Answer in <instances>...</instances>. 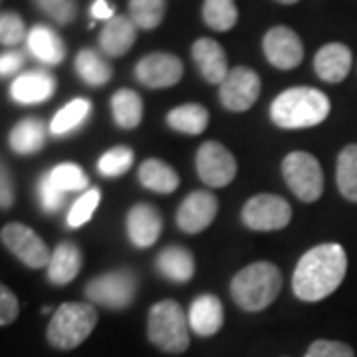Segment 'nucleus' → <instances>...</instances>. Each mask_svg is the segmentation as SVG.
I'll return each mask as SVG.
<instances>
[{
	"mask_svg": "<svg viewBox=\"0 0 357 357\" xmlns=\"http://www.w3.org/2000/svg\"><path fill=\"white\" fill-rule=\"evenodd\" d=\"M139 181L145 189L169 195L178 187L177 171L161 159H147L139 167Z\"/></svg>",
	"mask_w": 357,
	"mask_h": 357,
	"instance_id": "obj_25",
	"label": "nucleus"
},
{
	"mask_svg": "<svg viewBox=\"0 0 357 357\" xmlns=\"http://www.w3.org/2000/svg\"><path fill=\"white\" fill-rule=\"evenodd\" d=\"M260 96V77L255 70L246 66H236L230 70L227 79L220 84V103L229 112L250 109Z\"/></svg>",
	"mask_w": 357,
	"mask_h": 357,
	"instance_id": "obj_11",
	"label": "nucleus"
},
{
	"mask_svg": "<svg viewBox=\"0 0 357 357\" xmlns=\"http://www.w3.org/2000/svg\"><path fill=\"white\" fill-rule=\"evenodd\" d=\"M335 181H337V189L345 199L357 203V143L347 145L337 157Z\"/></svg>",
	"mask_w": 357,
	"mask_h": 357,
	"instance_id": "obj_29",
	"label": "nucleus"
},
{
	"mask_svg": "<svg viewBox=\"0 0 357 357\" xmlns=\"http://www.w3.org/2000/svg\"><path fill=\"white\" fill-rule=\"evenodd\" d=\"M56 77L46 70L24 72L10 84V98L22 105L48 102L56 91Z\"/></svg>",
	"mask_w": 357,
	"mask_h": 357,
	"instance_id": "obj_15",
	"label": "nucleus"
},
{
	"mask_svg": "<svg viewBox=\"0 0 357 357\" xmlns=\"http://www.w3.org/2000/svg\"><path fill=\"white\" fill-rule=\"evenodd\" d=\"M100 189H89L84 192L76 203L72 204L70 213H68V227L72 229H79L82 225H86L89 218L93 217L98 204H100Z\"/></svg>",
	"mask_w": 357,
	"mask_h": 357,
	"instance_id": "obj_35",
	"label": "nucleus"
},
{
	"mask_svg": "<svg viewBox=\"0 0 357 357\" xmlns=\"http://www.w3.org/2000/svg\"><path fill=\"white\" fill-rule=\"evenodd\" d=\"M76 72L88 86H93V88L107 84L114 76L112 64L103 58L100 52L91 50V48H84V50L77 52Z\"/></svg>",
	"mask_w": 357,
	"mask_h": 357,
	"instance_id": "obj_27",
	"label": "nucleus"
},
{
	"mask_svg": "<svg viewBox=\"0 0 357 357\" xmlns=\"http://www.w3.org/2000/svg\"><path fill=\"white\" fill-rule=\"evenodd\" d=\"M282 175L290 191L304 203L318 201L324 192V173L318 159L304 151H294L282 161Z\"/></svg>",
	"mask_w": 357,
	"mask_h": 357,
	"instance_id": "obj_6",
	"label": "nucleus"
},
{
	"mask_svg": "<svg viewBox=\"0 0 357 357\" xmlns=\"http://www.w3.org/2000/svg\"><path fill=\"white\" fill-rule=\"evenodd\" d=\"M22 66H24V54H22V52H4L2 58H0V74L4 77L13 76V74H16Z\"/></svg>",
	"mask_w": 357,
	"mask_h": 357,
	"instance_id": "obj_41",
	"label": "nucleus"
},
{
	"mask_svg": "<svg viewBox=\"0 0 357 357\" xmlns=\"http://www.w3.org/2000/svg\"><path fill=\"white\" fill-rule=\"evenodd\" d=\"M114 121L121 129H135L143 117V100L133 89H119L112 98Z\"/></svg>",
	"mask_w": 357,
	"mask_h": 357,
	"instance_id": "obj_28",
	"label": "nucleus"
},
{
	"mask_svg": "<svg viewBox=\"0 0 357 357\" xmlns=\"http://www.w3.org/2000/svg\"><path fill=\"white\" fill-rule=\"evenodd\" d=\"M262 48L268 62L278 70H294L304 60V44L288 26L270 28L264 36Z\"/></svg>",
	"mask_w": 357,
	"mask_h": 357,
	"instance_id": "obj_12",
	"label": "nucleus"
},
{
	"mask_svg": "<svg viewBox=\"0 0 357 357\" xmlns=\"http://www.w3.org/2000/svg\"><path fill=\"white\" fill-rule=\"evenodd\" d=\"M276 2H280V4H296V2H300V0H276Z\"/></svg>",
	"mask_w": 357,
	"mask_h": 357,
	"instance_id": "obj_44",
	"label": "nucleus"
},
{
	"mask_svg": "<svg viewBox=\"0 0 357 357\" xmlns=\"http://www.w3.org/2000/svg\"><path fill=\"white\" fill-rule=\"evenodd\" d=\"M218 213V201L213 192L192 191L177 211L178 229L189 232V234H199L204 229L213 225V220Z\"/></svg>",
	"mask_w": 357,
	"mask_h": 357,
	"instance_id": "obj_14",
	"label": "nucleus"
},
{
	"mask_svg": "<svg viewBox=\"0 0 357 357\" xmlns=\"http://www.w3.org/2000/svg\"><path fill=\"white\" fill-rule=\"evenodd\" d=\"M44 141H46L44 123L34 117H26L22 121H18L8 137L10 149L18 155L36 153L44 147Z\"/></svg>",
	"mask_w": 357,
	"mask_h": 357,
	"instance_id": "obj_23",
	"label": "nucleus"
},
{
	"mask_svg": "<svg viewBox=\"0 0 357 357\" xmlns=\"http://www.w3.org/2000/svg\"><path fill=\"white\" fill-rule=\"evenodd\" d=\"M135 77L145 88L163 89L175 86L183 77V62L175 54L151 52L135 66Z\"/></svg>",
	"mask_w": 357,
	"mask_h": 357,
	"instance_id": "obj_13",
	"label": "nucleus"
},
{
	"mask_svg": "<svg viewBox=\"0 0 357 357\" xmlns=\"http://www.w3.org/2000/svg\"><path fill=\"white\" fill-rule=\"evenodd\" d=\"M167 123L178 133L199 135L208 126V109L201 103H185L169 112Z\"/></svg>",
	"mask_w": 357,
	"mask_h": 357,
	"instance_id": "obj_26",
	"label": "nucleus"
},
{
	"mask_svg": "<svg viewBox=\"0 0 357 357\" xmlns=\"http://www.w3.org/2000/svg\"><path fill=\"white\" fill-rule=\"evenodd\" d=\"M2 244L13 252L22 264L32 270L50 266L52 252L46 243L30 227L10 222L2 229Z\"/></svg>",
	"mask_w": 357,
	"mask_h": 357,
	"instance_id": "obj_8",
	"label": "nucleus"
},
{
	"mask_svg": "<svg viewBox=\"0 0 357 357\" xmlns=\"http://www.w3.org/2000/svg\"><path fill=\"white\" fill-rule=\"evenodd\" d=\"M26 46L30 54L46 66H58L64 62L66 58V44L64 40L52 30L50 26L38 24L28 32Z\"/></svg>",
	"mask_w": 357,
	"mask_h": 357,
	"instance_id": "obj_21",
	"label": "nucleus"
},
{
	"mask_svg": "<svg viewBox=\"0 0 357 357\" xmlns=\"http://www.w3.org/2000/svg\"><path fill=\"white\" fill-rule=\"evenodd\" d=\"M89 112H91V103L84 98H76L54 115L50 131L54 135H66V133L79 128L89 117Z\"/></svg>",
	"mask_w": 357,
	"mask_h": 357,
	"instance_id": "obj_30",
	"label": "nucleus"
},
{
	"mask_svg": "<svg viewBox=\"0 0 357 357\" xmlns=\"http://www.w3.org/2000/svg\"><path fill=\"white\" fill-rule=\"evenodd\" d=\"M28 38L24 20L16 13H2L0 16V42L2 46H18Z\"/></svg>",
	"mask_w": 357,
	"mask_h": 357,
	"instance_id": "obj_37",
	"label": "nucleus"
},
{
	"mask_svg": "<svg viewBox=\"0 0 357 357\" xmlns=\"http://www.w3.org/2000/svg\"><path fill=\"white\" fill-rule=\"evenodd\" d=\"M351 62H354L351 50L345 44L333 42V44H326L319 48L314 58V70L324 82L340 84L349 74Z\"/></svg>",
	"mask_w": 357,
	"mask_h": 357,
	"instance_id": "obj_18",
	"label": "nucleus"
},
{
	"mask_svg": "<svg viewBox=\"0 0 357 357\" xmlns=\"http://www.w3.org/2000/svg\"><path fill=\"white\" fill-rule=\"evenodd\" d=\"M204 24L217 32H229L238 22V10L234 0H204Z\"/></svg>",
	"mask_w": 357,
	"mask_h": 357,
	"instance_id": "obj_31",
	"label": "nucleus"
},
{
	"mask_svg": "<svg viewBox=\"0 0 357 357\" xmlns=\"http://www.w3.org/2000/svg\"><path fill=\"white\" fill-rule=\"evenodd\" d=\"M157 268L171 282H189L195 274V258L183 246H169L157 256Z\"/></svg>",
	"mask_w": 357,
	"mask_h": 357,
	"instance_id": "obj_24",
	"label": "nucleus"
},
{
	"mask_svg": "<svg viewBox=\"0 0 357 357\" xmlns=\"http://www.w3.org/2000/svg\"><path fill=\"white\" fill-rule=\"evenodd\" d=\"M84 258L74 243H60L52 252L48 266V280L56 286H66L76 278L82 270Z\"/></svg>",
	"mask_w": 357,
	"mask_h": 357,
	"instance_id": "obj_22",
	"label": "nucleus"
},
{
	"mask_svg": "<svg viewBox=\"0 0 357 357\" xmlns=\"http://www.w3.org/2000/svg\"><path fill=\"white\" fill-rule=\"evenodd\" d=\"M306 357H356V354L349 345L342 342L318 340L310 345Z\"/></svg>",
	"mask_w": 357,
	"mask_h": 357,
	"instance_id": "obj_39",
	"label": "nucleus"
},
{
	"mask_svg": "<svg viewBox=\"0 0 357 357\" xmlns=\"http://www.w3.org/2000/svg\"><path fill=\"white\" fill-rule=\"evenodd\" d=\"M197 173L204 185L220 189L234 181L236 161L222 143L206 141L197 151Z\"/></svg>",
	"mask_w": 357,
	"mask_h": 357,
	"instance_id": "obj_10",
	"label": "nucleus"
},
{
	"mask_svg": "<svg viewBox=\"0 0 357 357\" xmlns=\"http://www.w3.org/2000/svg\"><path fill=\"white\" fill-rule=\"evenodd\" d=\"M292 208L276 195H256L243 208V222L252 230H280L288 227Z\"/></svg>",
	"mask_w": 357,
	"mask_h": 357,
	"instance_id": "obj_9",
	"label": "nucleus"
},
{
	"mask_svg": "<svg viewBox=\"0 0 357 357\" xmlns=\"http://www.w3.org/2000/svg\"><path fill=\"white\" fill-rule=\"evenodd\" d=\"M163 230V218L153 204L139 203L131 206L128 215L129 241L137 248H149L157 243Z\"/></svg>",
	"mask_w": 357,
	"mask_h": 357,
	"instance_id": "obj_16",
	"label": "nucleus"
},
{
	"mask_svg": "<svg viewBox=\"0 0 357 357\" xmlns=\"http://www.w3.org/2000/svg\"><path fill=\"white\" fill-rule=\"evenodd\" d=\"M18 312H20V304L6 286H2L0 290V324L2 326H10L14 319L18 318Z\"/></svg>",
	"mask_w": 357,
	"mask_h": 357,
	"instance_id": "obj_40",
	"label": "nucleus"
},
{
	"mask_svg": "<svg viewBox=\"0 0 357 357\" xmlns=\"http://www.w3.org/2000/svg\"><path fill=\"white\" fill-rule=\"evenodd\" d=\"M42 13L56 20V24L66 26L74 22L77 16V0H34Z\"/></svg>",
	"mask_w": 357,
	"mask_h": 357,
	"instance_id": "obj_36",
	"label": "nucleus"
},
{
	"mask_svg": "<svg viewBox=\"0 0 357 357\" xmlns=\"http://www.w3.org/2000/svg\"><path fill=\"white\" fill-rule=\"evenodd\" d=\"M167 0H129V16L141 30H155L163 22Z\"/></svg>",
	"mask_w": 357,
	"mask_h": 357,
	"instance_id": "obj_32",
	"label": "nucleus"
},
{
	"mask_svg": "<svg viewBox=\"0 0 357 357\" xmlns=\"http://www.w3.org/2000/svg\"><path fill=\"white\" fill-rule=\"evenodd\" d=\"M2 199H0V203H2V208H10L14 203V195H13V185H10V177H8V173H6V167H2Z\"/></svg>",
	"mask_w": 357,
	"mask_h": 357,
	"instance_id": "obj_43",
	"label": "nucleus"
},
{
	"mask_svg": "<svg viewBox=\"0 0 357 357\" xmlns=\"http://www.w3.org/2000/svg\"><path fill=\"white\" fill-rule=\"evenodd\" d=\"M52 183L60 189V191H86L88 189V177L82 171V167L74 165V163H62L56 165L50 171Z\"/></svg>",
	"mask_w": 357,
	"mask_h": 357,
	"instance_id": "obj_34",
	"label": "nucleus"
},
{
	"mask_svg": "<svg viewBox=\"0 0 357 357\" xmlns=\"http://www.w3.org/2000/svg\"><path fill=\"white\" fill-rule=\"evenodd\" d=\"M225 310L217 296L204 294L199 296L189 310V328L201 337H211L222 328Z\"/></svg>",
	"mask_w": 357,
	"mask_h": 357,
	"instance_id": "obj_20",
	"label": "nucleus"
},
{
	"mask_svg": "<svg viewBox=\"0 0 357 357\" xmlns=\"http://www.w3.org/2000/svg\"><path fill=\"white\" fill-rule=\"evenodd\" d=\"M137 40V26L131 20V16H114L109 22H105L100 34V48L109 58L126 56L131 46Z\"/></svg>",
	"mask_w": 357,
	"mask_h": 357,
	"instance_id": "obj_19",
	"label": "nucleus"
},
{
	"mask_svg": "<svg viewBox=\"0 0 357 357\" xmlns=\"http://www.w3.org/2000/svg\"><path fill=\"white\" fill-rule=\"evenodd\" d=\"M330 115V100L316 88H290L272 102L270 117L282 129H304L319 126Z\"/></svg>",
	"mask_w": 357,
	"mask_h": 357,
	"instance_id": "obj_2",
	"label": "nucleus"
},
{
	"mask_svg": "<svg viewBox=\"0 0 357 357\" xmlns=\"http://www.w3.org/2000/svg\"><path fill=\"white\" fill-rule=\"evenodd\" d=\"M282 274L272 262H255L243 268L230 284L234 302L246 312L266 310L280 294Z\"/></svg>",
	"mask_w": 357,
	"mask_h": 357,
	"instance_id": "obj_3",
	"label": "nucleus"
},
{
	"mask_svg": "<svg viewBox=\"0 0 357 357\" xmlns=\"http://www.w3.org/2000/svg\"><path fill=\"white\" fill-rule=\"evenodd\" d=\"M38 192H40V203H42V208H44L46 213H54V211H58V208L62 206V203H64L66 192L60 191V189L52 183L50 173H46L44 177L40 178Z\"/></svg>",
	"mask_w": 357,
	"mask_h": 357,
	"instance_id": "obj_38",
	"label": "nucleus"
},
{
	"mask_svg": "<svg viewBox=\"0 0 357 357\" xmlns=\"http://www.w3.org/2000/svg\"><path fill=\"white\" fill-rule=\"evenodd\" d=\"M149 342L167 354H183L191 344L189 340V319L183 307L175 300L157 302L149 312L147 321Z\"/></svg>",
	"mask_w": 357,
	"mask_h": 357,
	"instance_id": "obj_5",
	"label": "nucleus"
},
{
	"mask_svg": "<svg viewBox=\"0 0 357 357\" xmlns=\"http://www.w3.org/2000/svg\"><path fill=\"white\" fill-rule=\"evenodd\" d=\"M89 13L93 16V20H105V22H109L115 16L114 6L109 4V0H93Z\"/></svg>",
	"mask_w": 357,
	"mask_h": 357,
	"instance_id": "obj_42",
	"label": "nucleus"
},
{
	"mask_svg": "<svg viewBox=\"0 0 357 357\" xmlns=\"http://www.w3.org/2000/svg\"><path fill=\"white\" fill-rule=\"evenodd\" d=\"M192 60L208 84H222L230 74L227 54L217 40L199 38L192 44Z\"/></svg>",
	"mask_w": 357,
	"mask_h": 357,
	"instance_id": "obj_17",
	"label": "nucleus"
},
{
	"mask_svg": "<svg viewBox=\"0 0 357 357\" xmlns=\"http://www.w3.org/2000/svg\"><path fill=\"white\" fill-rule=\"evenodd\" d=\"M347 256L342 244H319L300 258L294 272V294L302 302H319L333 294L345 278Z\"/></svg>",
	"mask_w": 357,
	"mask_h": 357,
	"instance_id": "obj_1",
	"label": "nucleus"
},
{
	"mask_svg": "<svg viewBox=\"0 0 357 357\" xmlns=\"http://www.w3.org/2000/svg\"><path fill=\"white\" fill-rule=\"evenodd\" d=\"M137 292V278L131 270H112L89 282L86 296L91 304H100L109 310L128 307Z\"/></svg>",
	"mask_w": 357,
	"mask_h": 357,
	"instance_id": "obj_7",
	"label": "nucleus"
},
{
	"mask_svg": "<svg viewBox=\"0 0 357 357\" xmlns=\"http://www.w3.org/2000/svg\"><path fill=\"white\" fill-rule=\"evenodd\" d=\"M133 165V151L128 145H115L100 157L98 169L103 177H119Z\"/></svg>",
	"mask_w": 357,
	"mask_h": 357,
	"instance_id": "obj_33",
	"label": "nucleus"
},
{
	"mask_svg": "<svg viewBox=\"0 0 357 357\" xmlns=\"http://www.w3.org/2000/svg\"><path fill=\"white\" fill-rule=\"evenodd\" d=\"M98 326V310L91 304L66 302L54 312L48 326V342L56 349H74L82 345Z\"/></svg>",
	"mask_w": 357,
	"mask_h": 357,
	"instance_id": "obj_4",
	"label": "nucleus"
}]
</instances>
